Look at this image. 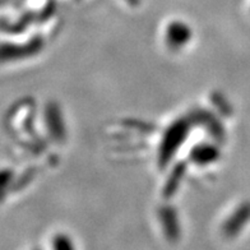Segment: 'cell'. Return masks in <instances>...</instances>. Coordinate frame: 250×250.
Masks as SVG:
<instances>
[{"label": "cell", "instance_id": "1", "mask_svg": "<svg viewBox=\"0 0 250 250\" xmlns=\"http://www.w3.org/2000/svg\"><path fill=\"white\" fill-rule=\"evenodd\" d=\"M58 249L59 250H72L69 247V243H68V240H64V239H60V240H58Z\"/></svg>", "mask_w": 250, "mask_h": 250}]
</instances>
